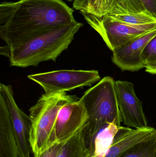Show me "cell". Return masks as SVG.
Wrapping results in <instances>:
<instances>
[{
    "instance_id": "cell-1",
    "label": "cell",
    "mask_w": 156,
    "mask_h": 157,
    "mask_svg": "<svg viewBox=\"0 0 156 157\" xmlns=\"http://www.w3.org/2000/svg\"><path fill=\"white\" fill-rule=\"evenodd\" d=\"M74 11L62 0H19L0 5V36L7 49L76 22Z\"/></svg>"
},
{
    "instance_id": "cell-2",
    "label": "cell",
    "mask_w": 156,
    "mask_h": 157,
    "mask_svg": "<svg viewBox=\"0 0 156 157\" xmlns=\"http://www.w3.org/2000/svg\"><path fill=\"white\" fill-rule=\"evenodd\" d=\"M83 26L76 22L38 35L13 48L7 49L11 66L27 68L48 61L55 62L68 48Z\"/></svg>"
},
{
    "instance_id": "cell-3",
    "label": "cell",
    "mask_w": 156,
    "mask_h": 157,
    "mask_svg": "<svg viewBox=\"0 0 156 157\" xmlns=\"http://www.w3.org/2000/svg\"><path fill=\"white\" fill-rule=\"evenodd\" d=\"M79 100L89 116L88 136L94 151L93 142L96 134L106 123L121 126V114L115 90V81L106 76L85 91Z\"/></svg>"
},
{
    "instance_id": "cell-4",
    "label": "cell",
    "mask_w": 156,
    "mask_h": 157,
    "mask_svg": "<svg viewBox=\"0 0 156 157\" xmlns=\"http://www.w3.org/2000/svg\"><path fill=\"white\" fill-rule=\"evenodd\" d=\"M75 95L67 92L45 94L38 99L29 111L32 122L30 141L34 157L39 156L55 142L54 130L58 113L67 103L78 100Z\"/></svg>"
},
{
    "instance_id": "cell-5",
    "label": "cell",
    "mask_w": 156,
    "mask_h": 157,
    "mask_svg": "<svg viewBox=\"0 0 156 157\" xmlns=\"http://www.w3.org/2000/svg\"><path fill=\"white\" fill-rule=\"evenodd\" d=\"M86 22L101 36L112 51L156 29V23L136 25L113 20L107 14L98 17L81 12Z\"/></svg>"
},
{
    "instance_id": "cell-6",
    "label": "cell",
    "mask_w": 156,
    "mask_h": 157,
    "mask_svg": "<svg viewBox=\"0 0 156 157\" xmlns=\"http://www.w3.org/2000/svg\"><path fill=\"white\" fill-rule=\"evenodd\" d=\"M27 78L40 85L45 94L71 91L101 80L99 72L95 70H60L30 75Z\"/></svg>"
},
{
    "instance_id": "cell-7",
    "label": "cell",
    "mask_w": 156,
    "mask_h": 157,
    "mask_svg": "<svg viewBox=\"0 0 156 157\" xmlns=\"http://www.w3.org/2000/svg\"><path fill=\"white\" fill-rule=\"evenodd\" d=\"M13 93L11 85L0 84V95L3 97L9 111L18 147L19 157H31V119L29 115L18 107Z\"/></svg>"
},
{
    "instance_id": "cell-8",
    "label": "cell",
    "mask_w": 156,
    "mask_h": 157,
    "mask_svg": "<svg viewBox=\"0 0 156 157\" xmlns=\"http://www.w3.org/2000/svg\"><path fill=\"white\" fill-rule=\"evenodd\" d=\"M115 86L122 122L135 129L148 126L142 101L135 92L133 83L117 80Z\"/></svg>"
},
{
    "instance_id": "cell-9",
    "label": "cell",
    "mask_w": 156,
    "mask_h": 157,
    "mask_svg": "<svg viewBox=\"0 0 156 157\" xmlns=\"http://www.w3.org/2000/svg\"><path fill=\"white\" fill-rule=\"evenodd\" d=\"M88 120L87 110L79 99L62 106L55 124V142L63 143L67 140L86 124Z\"/></svg>"
},
{
    "instance_id": "cell-10",
    "label": "cell",
    "mask_w": 156,
    "mask_h": 157,
    "mask_svg": "<svg viewBox=\"0 0 156 157\" xmlns=\"http://www.w3.org/2000/svg\"><path fill=\"white\" fill-rule=\"evenodd\" d=\"M156 36V29L136 38L113 51L112 61L122 71H136L145 68L141 55L148 42Z\"/></svg>"
},
{
    "instance_id": "cell-11",
    "label": "cell",
    "mask_w": 156,
    "mask_h": 157,
    "mask_svg": "<svg viewBox=\"0 0 156 157\" xmlns=\"http://www.w3.org/2000/svg\"><path fill=\"white\" fill-rule=\"evenodd\" d=\"M156 133L150 126L132 129L121 126L104 157H118L134 146L149 140Z\"/></svg>"
},
{
    "instance_id": "cell-12",
    "label": "cell",
    "mask_w": 156,
    "mask_h": 157,
    "mask_svg": "<svg viewBox=\"0 0 156 157\" xmlns=\"http://www.w3.org/2000/svg\"><path fill=\"white\" fill-rule=\"evenodd\" d=\"M0 157H19L18 147L5 101L0 95Z\"/></svg>"
},
{
    "instance_id": "cell-13",
    "label": "cell",
    "mask_w": 156,
    "mask_h": 157,
    "mask_svg": "<svg viewBox=\"0 0 156 157\" xmlns=\"http://www.w3.org/2000/svg\"><path fill=\"white\" fill-rule=\"evenodd\" d=\"M87 122L75 134L63 142L56 157H93L94 151L88 136Z\"/></svg>"
},
{
    "instance_id": "cell-14",
    "label": "cell",
    "mask_w": 156,
    "mask_h": 157,
    "mask_svg": "<svg viewBox=\"0 0 156 157\" xmlns=\"http://www.w3.org/2000/svg\"><path fill=\"white\" fill-rule=\"evenodd\" d=\"M121 126L106 123L96 134L93 142V157H104Z\"/></svg>"
},
{
    "instance_id": "cell-15",
    "label": "cell",
    "mask_w": 156,
    "mask_h": 157,
    "mask_svg": "<svg viewBox=\"0 0 156 157\" xmlns=\"http://www.w3.org/2000/svg\"><path fill=\"white\" fill-rule=\"evenodd\" d=\"M106 14H109L124 15L147 12L141 0H106Z\"/></svg>"
},
{
    "instance_id": "cell-16",
    "label": "cell",
    "mask_w": 156,
    "mask_h": 157,
    "mask_svg": "<svg viewBox=\"0 0 156 157\" xmlns=\"http://www.w3.org/2000/svg\"><path fill=\"white\" fill-rule=\"evenodd\" d=\"M118 157H156V133L149 140L134 146Z\"/></svg>"
},
{
    "instance_id": "cell-17",
    "label": "cell",
    "mask_w": 156,
    "mask_h": 157,
    "mask_svg": "<svg viewBox=\"0 0 156 157\" xmlns=\"http://www.w3.org/2000/svg\"><path fill=\"white\" fill-rule=\"evenodd\" d=\"M73 7L81 12L98 17L106 14V0H74Z\"/></svg>"
},
{
    "instance_id": "cell-18",
    "label": "cell",
    "mask_w": 156,
    "mask_h": 157,
    "mask_svg": "<svg viewBox=\"0 0 156 157\" xmlns=\"http://www.w3.org/2000/svg\"><path fill=\"white\" fill-rule=\"evenodd\" d=\"M113 20L136 25H143L156 23V19L148 12L131 13L124 15L106 14Z\"/></svg>"
},
{
    "instance_id": "cell-19",
    "label": "cell",
    "mask_w": 156,
    "mask_h": 157,
    "mask_svg": "<svg viewBox=\"0 0 156 157\" xmlns=\"http://www.w3.org/2000/svg\"><path fill=\"white\" fill-rule=\"evenodd\" d=\"M141 59L145 68L156 61V36L153 38L144 49Z\"/></svg>"
},
{
    "instance_id": "cell-20",
    "label": "cell",
    "mask_w": 156,
    "mask_h": 157,
    "mask_svg": "<svg viewBox=\"0 0 156 157\" xmlns=\"http://www.w3.org/2000/svg\"><path fill=\"white\" fill-rule=\"evenodd\" d=\"M63 143V142L53 144L38 157H56Z\"/></svg>"
},
{
    "instance_id": "cell-21",
    "label": "cell",
    "mask_w": 156,
    "mask_h": 157,
    "mask_svg": "<svg viewBox=\"0 0 156 157\" xmlns=\"http://www.w3.org/2000/svg\"><path fill=\"white\" fill-rule=\"evenodd\" d=\"M146 10L156 19V0H141Z\"/></svg>"
},
{
    "instance_id": "cell-22",
    "label": "cell",
    "mask_w": 156,
    "mask_h": 157,
    "mask_svg": "<svg viewBox=\"0 0 156 157\" xmlns=\"http://www.w3.org/2000/svg\"><path fill=\"white\" fill-rule=\"evenodd\" d=\"M145 68L146 71L152 74L156 75V61Z\"/></svg>"
},
{
    "instance_id": "cell-23",
    "label": "cell",
    "mask_w": 156,
    "mask_h": 157,
    "mask_svg": "<svg viewBox=\"0 0 156 157\" xmlns=\"http://www.w3.org/2000/svg\"><path fill=\"white\" fill-rule=\"evenodd\" d=\"M66 1H68L69 2H72V1H74V0H66Z\"/></svg>"
}]
</instances>
